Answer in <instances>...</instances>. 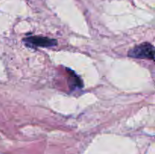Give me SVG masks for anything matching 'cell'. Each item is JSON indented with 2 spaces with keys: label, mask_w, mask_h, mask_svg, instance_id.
<instances>
[{
  "label": "cell",
  "mask_w": 155,
  "mask_h": 154,
  "mask_svg": "<svg viewBox=\"0 0 155 154\" xmlns=\"http://www.w3.org/2000/svg\"><path fill=\"white\" fill-rule=\"evenodd\" d=\"M154 48L149 42L143 43L135 46L129 51V57L138 59H148L154 60Z\"/></svg>",
  "instance_id": "1"
},
{
  "label": "cell",
  "mask_w": 155,
  "mask_h": 154,
  "mask_svg": "<svg viewBox=\"0 0 155 154\" xmlns=\"http://www.w3.org/2000/svg\"><path fill=\"white\" fill-rule=\"evenodd\" d=\"M24 42L30 48L36 47H52L57 45L55 39H51L43 36H28L24 39Z\"/></svg>",
  "instance_id": "2"
}]
</instances>
